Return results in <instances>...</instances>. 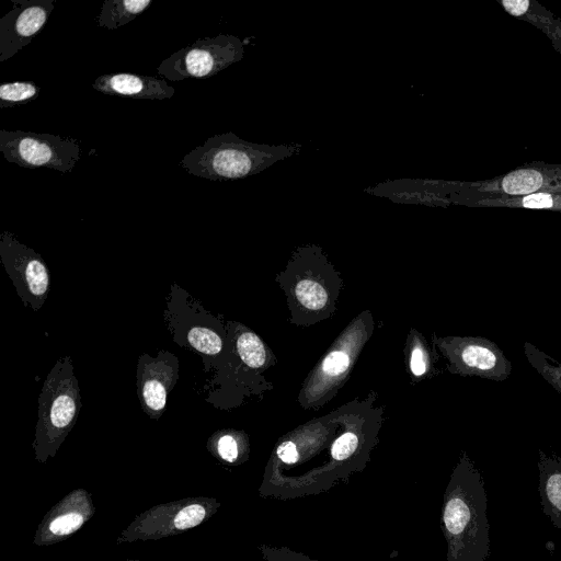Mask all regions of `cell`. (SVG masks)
<instances>
[{
	"mask_svg": "<svg viewBox=\"0 0 561 561\" xmlns=\"http://www.w3.org/2000/svg\"><path fill=\"white\" fill-rule=\"evenodd\" d=\"M443 525L448 561H486L490 525L481 473L467 455L457 465L445 495Z\"/></svg>",
	"mask_w": 561,
	"mask_h": 561,
	"instance_id": "obj_1",
	"label": "cell"
},
{
	"mask_svg": "<svg viewBox=\"0 0 561 561\" xmlns=\"http://www.w3.org/2000/svg\"><path fill=\"white\" fill-rule=\"evenodd\" d=\"M301 149L300 144H256L226 131L192 149L182 158L180 165L191 175L207 180H239L296 156Z\"/></svg>",
	"mask_w": 561,
	"mask_h": 561,
	"instance_id": "obj_2",
	"label": "cell"
},
{
	"mask_svg": "<svg viewBox=\"0 0 561 561\" xmlns=\"http://www.w3.org/2000/svg\"><path fill=\"white\" fill-rule=\"evenodd\" d=\"M81 409L79 381L70 356L60 357L48 373L38 397L33 449L35 459L46 463L55 457L75 426Z\"/></svg>",
	"mask_w": 561,
	"mask_h": 561,
	"instance_id": "obj_3",
	"label": "cell"
},
{
	"mask_svg": "<svg viewBox=\"0 0 561 561\" xmlns=\"http://www.w3.org/2000/svg\"><path fill=\"white\" fill-rule=\"evenodd\" d=\"M219 506L216 499L205 496L158 504L137 515L119 534L116 543L158 540L181 534L209 519Z\"/></svg>",
	"mask_w": 561,
	"mask_h": 561,
	"instance_id": "obj_4",
	"label": "cell"
},
{
	"mask_svg": "<svg viewBox=\"0 0 561 561\" xmlns=\"http://www.w3.org/2000/svg\"><path fill=\"white\" fill-rule=\"evenodd\" d=\"M0 151L11 163L27 169L48 168L71 173L82 154L81 144L47 133L0 130Z\"/></svg>",
	"mask_w": 561,
	"mask_h": 561,
	"instance_id": "obj_5",
	"label": "cell"
},
{
	"mask_svg": "<svg viewBox=\"0 0 561 561\" xmlns=\"http://www.w3.org/2000/svg\"><path fill=\"white\" fill-rule=\"evenodd\" d=\"M244 56L243 42L230 34L199 38L173 53L158 66V73L171 81L213 77Z\"/></svg>",
	"mask_w": 561,
	"mask_h": 561,
	"instance_id": "obj_6",
	"label": "cell"
},
{
	"mask_svg": "<svg viewBox=\"0 0 561 561\" xmlns=\"http://www.w3.org/2000/svg\"><path fill=\"white\" fill-rule=\"evenodd\" d=\"M1 262L24 306L38 311L47 299L50 286L48 268L33 249L22 244L13 233L0 234Z\"/></svg>",
	"mask_w": 561,
	"mask_h": 561,
	"instance_id": "obj_7",
	"label": "cell"
},
{
	"mask_svg": "<svg viewBox=\"0 0 561 561\" xmlns=\"http://www.w3.org/2000/svg\"><path fill=\"white\" fill-rule=\"evenodd\" d=\"M438 345L455 374L503 381L512 371L511 362L502 350L488 339L454 336L439 340Z\"/></svg>",
	"mask_w": 561,
	"mask_h": 561,
	"instance_id": "obj_8",
	"label": "cell"
},
{
	"mask_svg": "<svg viewBox=\"0 0 561 561\" xmlns=\"http://www.w3.org/2000/svg\"><path fill=\"white\" fill-rule=\"evenodd\" d=\"M366 339L363 327L354 324L345 331L313 370L304 389V399L320 403L330 398L346 378Z\"/></svg>",
	"mask_w": 561,
	"mask_h": 561,
	"instance_id": "obj_9",
	"label": "cell"
},
{
	"mask_svg": "<svg viewBox=\"0 0 561 561\" xmlns=\"http://www.w3.org/2000/svg\"><path fill=\"white\" fill-rule=\"evenodd\" d=\"M179 378V359L168 352L158 356L142 354L137 364V394L140 405L150 419L158 420L164 412L170 391Z\"/></svg>",
	"mask_w": 561,
	"mask_h": 561,
	"instance_id": "obj_10",
	"label": "cell"
},
{
	"mask_svg": "<svg viewBox=\"0 0 561 561\" xmlns=\"http://www.w3.org/2000/svg\"><path fill=\"white\" fill-rule=\"evenodd\" d=\"M12 4L0 19V62L32 42L45 26L56 0H12Z\"/></svg>",
	"mask_w": 561,
	"mask_h": 561,
	"instance_id": "obj_11",
	"label": "cell"
},
{
	"mask_svg": "<svg viewBox=\"0 0 561 561\" xmlns=\"http://www.w3.org/2000/svg\"><path fill=\"white\" fill-rule=\"evenodd\" d=\"M95 513L91 494L76 489L56 503L39 523L33 543L48 546L78 531Z\"/></svg>",
	"mask_w": 561,
	"mask_h": 561,
	"instance_id": "obj_12",
	"label": "cell"
},
{
	"mask_svg": "<svg viewBox=\"0 0 561 561\" xmlns=\"http://www.w3.org/2000/svg\"><path fill=\"white\" fill-rule=\"evenodd\" d=\"M92 88L110 96L147 100L171 99L175 93L163 79L129 72L102 75L93 81Z\"/></svg>",
	"mask_w": 561,
	"mask_h": 561,
	"instance_id": "obj_13",
	"label": "cell"
},
{
	"mask_svg": "<svg viewBox=\"0 0 561 561\" xmlns=\"http://www.w3.org/2000/svg\"><path fill=\"white\" fill-rule=\"evenodd\" d=\"M539 494L542 511L561 529V456L539 453Z\"/></svg>",
	"mask_w": 561,
	"mask_h": 561,
	"instance_id": "obj_14",
	"label": "cell"
},
{
	"mask_svg": "<svg viewBox=\"0 0 561 561\" xmlns=\"http://www.w3.org/2000/svg\"><path fill=\"white\" fill-rule=\"evenodd\" d=\"M152 4V0H105L98 15V25L116 30L135 20Z\"/></svg>",
	"mask_w": 561,
	"mask_h": 561,
	"instance_id": "obj_15",
	"label": "cell"
},
{
	"mask_svg": "<svg viewBox=\"0 0 561 561\" xmlns=\"http://www.w3.org/2000/svg\"><path fill=\"white\" fill-rule=\"evenodd\" d=\"M240 358L250 368L259 369L266 365L267 352L262 340L252 331L242 330L236 337Z\"/></svg>",
	"mask_w": 561,
	"mask_h": 561,
	"instance_id": "obj_16",
	"label": "cell"
},
{
	"mask_svg": "<svg viewBox=\"0 0 561 561\" xmlns=\"http://www.w3.org/2000/svg\"><path fill=\"white\" fill-rule=\"evenodd\" d=\"M524 350L530 365L561 394V363L528 342Z\"/></svg>",
	"mask_w": 561,
	"mask_h": 561,
	"instance_id": "obj_17",
	"label": "cell"
},
{
	"mask_svg": "<svg viewBox=\"0 0 561 561\" xmlns=\"http://www.w3.org/2000/svg\"><path fill=\"white\" fill-rule=\"evenodd\" d=\"M294 297L308 311H320L329 304L328 290L319 282L310 278L296 283Z\"/></svg>",
	"mask_w": 561,
	"mask_h": 561,
	"instance_id": "obj_18",
	"label": "cell"
},
{
	"mask_svg": "<svg viewBox=\"0 0 561 561\" xmlns=\"http://www.w3.org/2000/svg\"><path fill=\"white\" fill-rule=\"evenodd\" d=\"M41 88L32 81H14L0 85V108L25 105L39 95Z\"/></svg>",
	"mask_w": 561,
	"mask_h": 561,
	"instance_id": "obj_19",
	"label": "cell"
},
{
	"mask_svg": "<svg viewBox=\"0 0 561 561\" xmlns=\"http://www.w3.org/2000/svg\"><path fill=\"white\" fill-rule=\"evenodd\" d=\"M207 448L218 459L234 463L240 457V433L230 430L218 431L209 437Z\"/></svg>",
	"mask_w": 561,
	"mask_h": 561,
	"instance_id": "obj_20",
	"label": "cell"
},
{
	"mask_svg": "<svg viewBox=\"0 0 561 561\" xmlns=\"http://www.w3.org/2000/svg\"><path fill=\"white\" fill-rule=\"evenodd\" d=\"M542 181V175L538 171L524 169L507 174L502 181V186L507 194L522 195L540 188Z\"/></svg>",
	"mask_w": 561,
	"mask_h": 561,
	"instance_id": "obj_21",
	"label": "cell"
},
{
	"mask_svg": "<svg viewBox=\"0 0 561 561\" xmlns=\"http://www.w3.org/2000/svg\"><path fill=\"white\" fill-rule=\"evenodd\" d=\"M186 339L193 348L206 355H216L222 350L220 335L207 327H192Z\"/></svg>",
	"mask_w": 561,
	"mask_h": 561,
	"instance_id": "obj_22",
	"label": "cell"
},
{
	"mask_svg": "<svg viewBox=\"0 0 561 561\" xmlns=\"http://www.w3.org/2000/svg\"><path fill=\"white\" fill-rule=\"evenodd\" d=\"M357 436L353 432L342 434L332 445L331 455L335 460H345L357 447Z\"/></svg>",
	"mask_w": 561,
	"mask_h": 561,
	"instance_id": "obj_23",
	"label": "cell"
},
{
	"mask_svg": "<svg viewBox=\"0 0 561 561\" xmlns=\"http://www.w3.org/2000/svg\"><path fill=\"white\" fill-rule=\"evenodd\" d=\"M410 370L415 377L423 376L428 369V356L423 345L416 344L410 355Z\"/></svg>",
	"mask_w": 561,
	"mask_h": 561,
	"instance_id": "obj_24",
	"label": "cell"
},
{
	"mask_svg": "<svg viewBox=\"0 0 561 561\" xmlns=\"http://www.w3.org/2000/svg\"><path fill=\"white\" fill-rule=\"evenodd\" d=\"M523 205L528 208H549L552 207L553 199L545 193L529 194L523 199Z\"/></svg>",
	"mask_w": 561,
	"mask_h": 561,
	"instance_id": "obj_25",
	"label": "cell"
},
{
	"mask_svg": "<svg viewBox=\"0 0 561 561\" xmlns=\"http://www.w3.org/2000/svg\"><path fill=\"white\" fill-rule=\"evenodd\" d=\"M278 458L285 463H295L298 460V451L293 442H284L277 448Z\"/></svg>",
	"mask_w": 561,
	"mask_h": 561,
	"instance_id": "obj_26",
	"label": "cell"
},
{
	"mask_svg": "<svg viewBox=\"0 0 561 561\" xmlns=\"http://www.w3.org/2000/svg\"><path fill=\"white\" fill-rule=\"evenodd\" d=\"M503 5L507 12L513 15L524 14L529 7L528 0H504Z\"/></svg>",
	"mask_w": 561,
	"mask_h": 561,
	"instance_id": "obj_27",
	"label": "cell"
},
{
	"mask_svg": "<svg viewBox=\"0 0 561 561\" xmlns=\"http://www.w3.org/2000/svg\"><path fill=\"white\" fill-rule=\"evenodd\" d=\"M125 561H139V560L127 559V560H125Z\"/></svg>",
	"mask_w": 561,
	"mask_h": 561,
	"instance_id": "obj_28",
	"label": "cell"
}]
</instances>
